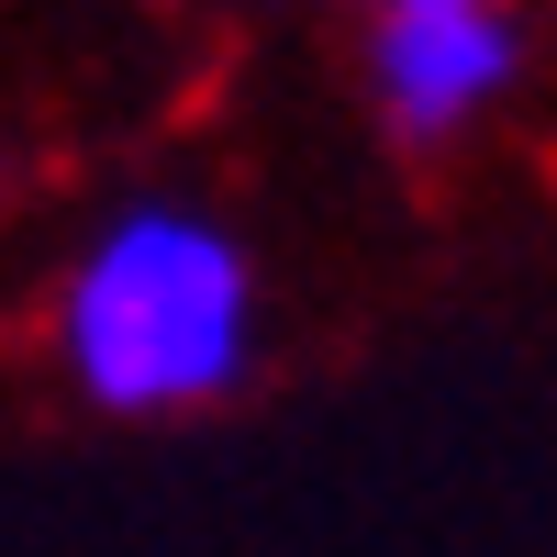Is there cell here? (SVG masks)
<instances>
[{"instance_id":"6da1fadb","label":"cell","mask_w":557,"mask_h":557,"mask_svg":"<svg viewBox=\"0 0 557 557\" xmlns=\"http://www.w3.org/2000/svg\"><path fill=\"white\" fill-rule=\"evenodd\" d=\"M57 380L112 424H178L246 391L257 368V257L201 201H123L89 223V246L57 268L45 312Z\"/></svg>"},{"instance_id":"7a4b0ae2","label":"cell","mask_w":557,"mask_h":557,"mask_svg":"<svg viewBox=\"0 0 557 557\" xmlns=\"http://www.w3.org/2000/svg\"><path fill=\"white\" fill-rule=\"evenodd\" d=\"M524 78L513 0H368V89L401 146H457Z\"/></svg>"}]
</instances>
